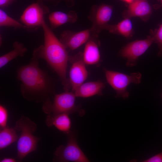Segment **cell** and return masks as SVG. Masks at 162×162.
I'll list each match as a JSON object with an SVG mask.
<instances>
[{
	"instance_id": "14",
	"label": "cell",
	"mask_w": 162,
	"mask_h": 162,
	"mask_svg": "<svg viewBox=\"0 0 162 162\" xmlns=\"http://www.w3.org/2000/svg\"><path fill=\"white\" fill-rule=\"evenodd\" d=\"M105 86L104 82L100 81L83 83L74 92L76 97L86 98L95 95H102Z\"/></svg>"
},
{
	"instance_id": "1",
	"label": "cell",
	"mask_w": 162,
	"mask_h": 162,
	"mask_svg": "<svg viewBox=\"0 0 162 162\" xmlns=\"http://www.w3.org/2000/svg\"><path fill=\"white\" fill-rule=\"evenodd\" d=\"M32 56L29 63L18 68L16 78L21 82L20 90L23 97L28 101L42 102V108H45L52 103L54 82L47 72L39 67L40 58L34 50Z\"/></svg>"
},
{
	"instance_id": "20",
	"label": "cell",
	"mask_w": 162,
	"mask_h": 162,
	"mask_svg": "<svg viewBox=\"0 0 162 162\" xmlns=\"http://www.w3.org/2000/svg\"><path fill=\"white\" fill-rule=\"evenodd\" d=\"M0 26L26 29L22 23L10 17L2 9H0Z\"/></svg>"
},
{
	"instance_id": "27",
	"label": "cell",
	"mask_w": 162,
	"mask_h": 162,
	"mask_svg": "<svg viewBox=\"0 0 162 162\" xmlns=\"http://www.w3.org/2000/svg\"><path fill=\"white\" fill-rule=\"evenodd\" d=\"M160 3H161V6H162V0H160Z\"/></svg>"
},
{
	"instance_id": "3",
	"label": "cell",
	"mask_w": 162,
	"mask_h": 162,
	"mask_svg": "<svg viewBox=\"0 0 162 162\" xmlns=\"http://www.w3.org/2000/svg\"><path fill=\"white\" fill-rule=\"evenodd\" d=\"M37 128V124L28 118L22 116L16 122L15 128L21 132L17 143V158L21 160L29 153L35 151L40 138L33 133Z\"/></svg>"
},
{
	"instance_id": "13",
	"label": "cell",
	"mask_w": 162,
	"mask_h": 162,
	"mask_svg": "<svg viewBox=\"0 0 162 162\" xmlns=\"http://www.w3.org/2000/svg\"><path fill=\"white\" fill-rule=\"evenodd\" d=\"M152 9L147 0H134L129 4L123 16L125 18L139 17L144 20H147L151 15Z\"/></svg>"
},
{
	"instance_id": "22",
	"label": "cell",
	"mask_w": 162,
	"mask_h": 162,
	"mask_svg": "<svg viewBox=\"0 0 162 162\" xmlns=\"http://www.w3.org/2000/svg\"><path fill=\"white\" fill-rule=\"evenodd\" d=\"M8 117V111L3 105H0V127L4 128L7 126V123Z\"/></svg>"
},
{
	"instance_id": "11",
	"label": "cell",
	"mask_w": 162,
	"mask_h": 162,
	"mask_svg": "<svg viewBox=\"0 0 162 162\" xmlns=\"http://www.w3.org/2000/svg\"><path fill=\"white\" fill-rule=\"evenodd\" d=\"M91 34L90 29L79 32L65 30L61 33L60 40L66 48L74 50L86 43Z\"/></svg>"
},
{
	"instance_id": "25",
	"label": "cell",
	"mask_w": 162,
	"mask_h": 162,
	"mask_svg": "<svg viewBox=\"0 0 162 162\" xmlns=\"http://www.w3.org/2000/svg\"><path fill=\"white\" fill-rule=\"evenodd\" d=\"M16 160L15 159L12 158H5L1 160L0 162H16Z\"/></svg>"
},
{
	"instance_id": "2",
	"label": "cell",
	"mask_w": 162,
	"mask_h": 162,
	"mask_svg": "<svg viewBox=\"0 0 162 162\" xmlns=\"http://www.w3.org/2000/svg\"><path fill=\"white\" fill-rule=\"evenodd\" d=\"M44 44L35 49L40 58L45 60L59 77L65 91L71 88L67 71L69 57L66 48L45 21L42 26Z\"/></svg>"
},
{
	"instance_id": "19",
	"label": "cell",
	"mask_w": 162,
	"mask_h": 162,
	"mask_svg": "<svg viewBox=\"0 0 162 162\" xmlns=\"http://www.w3.org/2000/svg\"><path fill=\"white\" fill-rule=\"evenodd\" d=\"M16 129L8 126L1 128L0 130V149L6 148L17 141L18 137Z\"/></svg>"
},
{
	"instance_id": "16",
	"label": "cell",
	"mask_w": 162,
	"mask_h": 162,
	"mask_svg": "<svg viewBox=\"0 0 162 162\" xmlns=\"http://www.w3.org/2000/svg\"><path fill=\"white\" fill-rule=\"evenodd\" d=\"M77 18L76 12L72 10L67 13L54 11L50 14L48 16L50 28L52 29L68 23H74L76 21Z\"/></svg>"
},
{
	"instance_id": "12",
	"label": "cell",
	"mask_w": 162,
	"mask_h": 162,
	"mask_svg": "<svg viewBox=\"0 0 162 162\" xmlns=\"http://www.w3.org/2000/svg\"><path fill=\"white\" fill-rule=\"evenodd\" d=\"M100 44L98 34L91 33L90 38L86 43L84 51L82 52L83 58L86 65H95L100 62Z\"/></svg>"
},
{
	"instance_id": "6",
	"label": "cell",
	"mask_w": 162,
	"mask_h": 162,
	"mask_svg": "<svg viewBox=\"0 0 162 162\" xmlns=\"http://www.w3.org/2000/svg\"><path fill=\"white\" fill-rule=\"evenodd\" d=\"M76 96L73 92H64L54 95L50 106L44 112L47 115L66 113L68 115L78 113L80 116L85 112L75 104Z\"/></svg>"
},
{
	"instance_id": "17",
	"label": "cell",
	"mask_w": 162,
	"mask_h": 162,
	"mask_svg": "<svg viewBox=\"0 0 162 162\" xmlns=\"http://www.w3.org/2000/svg\"><path fill=\"white\" fill-rule=\"evenodd\" d=\"M105 29L112 33L121 35L127 38L131 37L133 33L132 23L129 18H125L116 24H108Z\"/></svg>"
},
{
	"instance_id": "9",
	"label": "cell",
	"mask_w": 162,
	"mask_h": 162,
	"mask_svg": "<svg viewBox=\"0 0 162 162\" xmlns=\"http://www.w3.org/2000/svg\"><path fill=\"white\" fill-rule=\"evenodd\" d=\"M112 12V7L109 4H102L92 7L88 16V18L92 23L90 29L92 33L98 34L105 29L109 24Z\"/></svg>"
},
{
	"instance_id": "7",
	"label": "cell",
	"mask_w": 162,
	"mask_h": 162,
	"mask_svg": "<svg viewBox=\"0 0 162 162\" xmlns=\"http://www.w3.org/2000/svg\"><path fill=\"white\" fill-rule=\"evenodd\" d=\"M49 13L48 8L38 3H33L27 7L20 19V22L29 32H33L40 27L44 21V15Z\"/></svg>"
},
{
	"instance_id": "28",
	"label": "cell",
	"mask_w": 162,
	"mask_h": 162,
	"mask_svg": "<svg viewBox=\"0 0 162 162\" xmlns=\"http://www.w3.org/2000/svg\"><path fill=\"white\" fill-rule=\"evenodd\" d=\"M161 97H162V93L161 94Z\"/></svg>"
},
{
	"instance_id": "23",
	"label": "cell",
	"mask_w": 162,
	"mask_h": 162,
	"mask_svg": "<svg viewBox=\"0 0 162 162\" xmlns=\"http://www.w3.org/2000/svg\"><path fill=\"white\" fill-rule=\"evenodd\" d=\"M144 162H162V152L143 161Z\"/></svg>"
},
{
	"instance_id": "5",
	"label": "cell",
	"mask_w": 162,
	"mask_h": 162,
	"mask_svg": "<svg viewBox=\"0 0 162 162\" xmlns=\"http://www.w3.org/2000/svg\"><path fill=\"white\" fill-rule=\"evenodd\" d=\"M68 140L66 146H58L54 152L55 162H89V160L79 146L76 135L73 132L66 134Z\"/></svg>"
},
{
	"instance_id": "8",
	"label": "cell",
	"mask_w": 162,
	"mask_h": 162,
	"mask_svg": "<svg viewBox=\"0 0 162 162\" xmlns=\"http://www.w3.org/2000/svg\"><path fill=\"white\" fill-rule=\"evenodd\" d=\"M154 42L151 36L144 40H136L123 47L120 50L119 55L126 59L127 67L134 66L137 64L139 57L146 52Z\"/></svg>"
},
{
	"instance_id": "24",
	"label": "cell",
	"mask_w": 162,
	"mask_h": 162,
	"mask_svg": "<svg viewBox=\"0 0 162 162\" xmlns=\"http://www.w3.org/2000/svg\"><path fill=\"white\" fill-rule=\"evenodd\" d=\"M13 1L14 0H0V6L1 8L6 7Z\"/></svg>"
},
{
	"instance_id": "18",
	"label": "cell",
	"mask_w": 162,
	"mask_h": 162,
	"mask_svg": "<svg viewBox=\"0 0 162 162\" xmlns=\"http://www.w3.org/2000/svg\"><path fill=\"white\" fill-rule=\"evenodd\" d=\"M13 49L0 57V68H2L10 61L20 56L23 57L27 51L24 44L17 41L13 44Z\"/></svg>"
},
{
	"instance_id": "15",
	"label": "cell",
	"mask_w": 162,
	"mask_h": 162,
	"mask_svg": "<svg viewBox=\"0 0 162 162\" xmlns=\"http://www.w3.org/2000/svg\"><path fill=\"white\" fill-rule=\"evenodd\" d=\"M69 115L66 113L48 115L45 121L46 124L49 127L54 126L66 134L70 131L71 126V121Z\"/></svg>"
},
{
	"instance_id": "10",
	"label": "cell",
	"mask_w": 162,
	"mask_h": 162,
	"mask_svg": "<svg viewBox=\"0 0 162 162\" xmlns=\"http://www.w3.org/2000/svg\"><path fill=\"white\" fill-rule=\"evenodd\" d=\"M69 61L71 63L69 79L71 88L74 92L83 83L88 75L86 65L82 57V53L79 52L72 56H69Z\"/></svg>"
},
{
	"instance_id": "26",
	"label": "cell",
	"mask_w": 162,
	"mask_h": 162,
	"mask_svg": "<svg viewBox=\"0 0 162 162\" xmlns=\"http://www.w3.org/2000/svg\"><path fill=\"white\" fill-rule=\"evenodd\" d=\"M124 2L129 4H130L134 0H122Z\"/></svg>"
},
{
	"instance_id": "4",
	"label": "cell",
	"mask_w": 162,
	"mask_h": 162,
	"mask_svg": "<svg viewBox=\"0 0 162 162\" xmlns=\"http://www.w3.org/2000/svg\"><path fill=\"white\" fill-rule=\"evenodd\" d=\"M104 72L107 82L116 92V97L127 98L129 95L128 86L131 83L139 84L141 82L142 75L139 72L128 74L106 68Z\"/></svg>"
},
{
	"instance_id": "21",
	"label": "cell",
	"mask_w": 162,
	"mask_h": 162,
	"mask_svg": "<svg viewBox=\"0 0 162 162\" xmlns=\"http://www.w3.org/2000/svg\"><path fill=\"white\" fill-rule=\"evenodd\" d=\"M151 36L153 39L154 42L158 45L159 49L158 56L162 57V24L158 29L154 31Z\"/></svg>"
}]
</instances>
